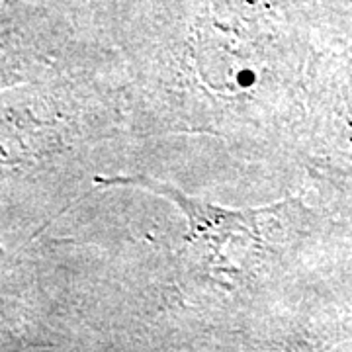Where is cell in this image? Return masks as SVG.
Segmentation results:
<instances>
[{
    "instance_id": "cell-1",
    "label": "cell",
    "mask_w": 352,
    "mask_h": 352,
    "mask_svg": "<svg viewBox=\"0 0 352 352\" xmlns=\"http://www.w3.org/2000/svg\"><path fill=\"white\" fill-rule=\"evenodd\" d=\"M108 38L133 139L204 135L245 159L296 161L311 38L252 34L201 0H147L116 18Z\"/></svg>"
},
{
    "instance_id": "cell-2",
    "label": "cell",
    "mask_w": 352,
    "mask_h": 352,
    "mask_svg": "<svg viewBox=\"0 0 352 352\" xmlns=\"http://www.w3.org/2000/svg\"><path fill=\"white\" fill-rule=\"evenodd\" d=\"M2 252L38 239L133 139L122 57L78 30L0 65Z\"/></svg>"
},
{
    "instance_id": "cell-3",
    "label": "cell",
    "mask_w": 352,
    "mask_h": 352,
    "mask_svg": "<svg viewBox=\"0 0 352 352\" xmlns=\"http://www.w3.org/2000/svg\"><path fill=\"white\" fill-rule=\"evenodd\" d=\"M96 188H139L168 200L186 219L175 254V309L214 349L256 351L321 217L298 196L231 210L149 175H98Z\"/></svg>"
}]
</instances>
